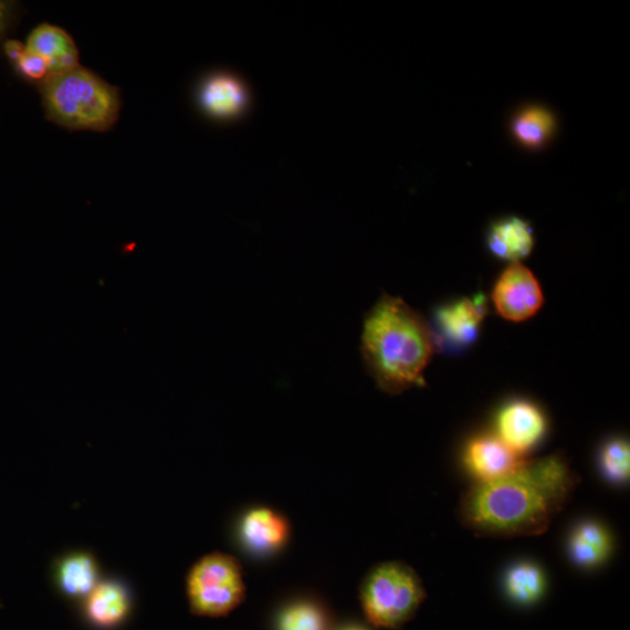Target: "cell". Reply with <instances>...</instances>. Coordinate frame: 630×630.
I'll list each match as a JSON object with an SVG mask.
<instances>
[{"mask_svg": "<svg viewBox=\"0 0 630 630\" xmlns=\"http://www.w3.org/2000/svg\"><path fill=\"white\" fill-rule=\"evenodd\" d=\"M578 485L563 454L525 458L507 475L474 482L460 498L459 519L479 537L539 536L549 531Z\"/></svg>", "mask_w": 630, "mask_h": 630, "instance_id": "cell-1", "label": "cell"}, {"mask_svg": "<svg viewBox=\"0 0 630 630\" xmlns=\"http://www.w3.org/2000/svg\"><path fill=\"white\" fill-rule=\"evenodd\" d=\"M361 353L378 388L390 395L424 385L437 340L427 321L403 300L384 296L365 318Z\"/></svg>", "mask_w": 630, "mask_h": 630, "instance_id": "cell-2", "label": "cell"}, {"mask_svg": "<svg viewBox=\"0 0 630 630\" xmlns=\"http://www.w3.org/2000/svg\"><path fill=\"white\" fill-rule=\"evenodd\" d=\"M41 95L48 117L71 130L108 132L118 119L117 88L81 66L46 77Z\"/></svg>", "mask_w": 630, "mask_h": 630, "instance_id": "cell-3", "label": "cell"}, {"mask_svg": "<svg viewBox=\"0 0 630 630\" xmlns=\"http://www.w3.org/2000/svg\"><path fill=\"white\" fill-rule=\"evenodd\" d=\"M427 599L422 579L402 561L374 567L366 577L361 601L368 620L376 627L401 629Z\"/></svg>", "mask_w": 630, "mask_h": 630, "instance_id": "cell-4", "label": "cell"}, {"mask_svg": "<svg viewBox=\"0 0 630 630\" xmlns=\"http://www.w3.org/2000/svg\"><path fill=\"white\" fill-rule=\"evenodd\" d=\"M187 596L197 616H228L245 599L242 566L237 558L225 554L204 556L187 577Z\"/></svg>", "mask_w": 630, "mask_h": 630, "instance_id": "cell-5", "label": "cell"}, {"mask_svg": "<svg viewBox=\"0 0 630 630\" xmlns=\"http://www.w3.org/2000/svg\"><path fill=\"white\" fill-rule=\"evenodd\" d=\"M493 302L504 319L519 323L539 311L544 297L534 273L521 263H514L497 280Z\"/></svg>", "mask_w": 630, "mask_h": 630, "instance_id": "cell-6", "label": "cell"}, {"mask_svg": "<svg viewBox=\"0 0 630 630\" xmlns=\"http://www.w3.org/2000/svg\"><path fill=\"white\" fill-rule=\"evenodd\" d=\"M197 98L201 111L218 120H237L249 114L252 97L246 83L239 76L219 72L199 84Z\"/></svg>", "mask_w": 630, "mask_h": 630, "instance_id": "cell-7", "label": "cell"}, {"mask_svg": "<svg viewBox=\"0 0 630 630\" xmlns=\"http://www.w3.org/2000/svg\"><path fill=\"white\" fill-rule=\"evenodd\" d=\"M496 430L504 444L524 455L540 443L546 432V419L535 405L514 401L500 410Z\"/></svg>", "mask_w": 630, "mask_h": 630, "instance_id": "cell-8", "label": "cell"}, {"mask_svg": "<svg viewBox=\"0 0 630 630\" xmlns=\"http://www.w3.org/2000/svg\"><path fill=\"white\" fill-rule=\"evenodd\" d=\"M524 455L513 451L497 435L472 439L464 453V464L475 482L492 481L510 474L523 462Z\"/></svg>", "mask_w": 630, "mask_h": 630, "instance_id": "cell-9", "label": "cell"}, {"mask_svg": "<svg viewBox=\"0 0 630 630\" xmlns=\"http://www.w3.org/2000/svg\"><path fill=\"white\" fill-rule=\"evenodd\" d=\"M486 305L485 297L479 294L472 300L464 298L439 307L434 321L441 338L455 347L473 344L485 318Z\"/></svg>", "mask_w": 630, "mask_h": 630, "instance_id": "cell-10", "label": "cell"}, {"mask_svg": "<svg viewBox=\"0 0 630 630\" xmlns=\"http://www.w3.org/2000/svg\"><path fill=\"white\" fill-rule=\"evenodd\" d=\"M27 50L48 61L49 76L65 74L80 66L73 39L57 27H38L29 36Z\"/></svg>", "mask_w": 630, "mask_h": 630, "instance_id": "cell-11", "label": "cell"}, {"mask_svg": "<svg viewBox=\"0 0 630 630\" xmlns=\"http://www.w3.org/2000/svg\"><path fill=\"white\" fill-rule=\"evenodd\" d=\"M487 246L496 259L519 263L533 252L534 229L529 222L516 217L501 219L489 230Z\"/></svg>", "mask_w": 630, "mask_h": 630, "instance_id": "cell-12", "label": "cell"}, {"mask_svg": "<svg viewBox=\"0 0 630 630\" xmlns=\"http://www.w3.org/2000/svg\"><path fill=\"white\" fill-rule=\"evenodd\" d=\"M290 535L284 516L270 508L248 512L241 523V536L248 548L259 553L279 550Z\"/></svg>", "mask_w": 630, "mask_h": 630, "instance_id": "cell-13", "label": "cell"}, {"mask_svg": "<svg viewBox=\"0 0 630 630\" xmlns=\"http://www.w3.org/2000/svg\"><path fill=\"white\" fill-rule=\"evenodd\" d=\"M558 123L555 114L543 105L532 104L515 113L511 133L515 141L532 151L542 150L556 135Z\"/></svg>", "mask_w": 630, "mask_h": 630, "instance_id": "cell-14", "label": "cell"}, {"mask_svg": "<svg viewBox=\"0 0 630 630\" xmlns=\"http://www.w3.org/2000/svg\"><path fill=\"white\" fill-rule=\"evenodd\" d=\"M612 552V538L602 524L586 521L577 525L569 540L571 559L584 569L601 565Z\"/></svg>", "mask_w": 630, "mask_h": 630, "instance_id": "cell-15", "label": "cell"}, {"mask_svg": "<svg viewBox=\"0 0 630 630\" xmlns=\"http://www.w3.org/2000/svg\"><path fill=\"white\" fill-rule=\"evenodd\" d=\"M130 601L125 588L115 581L96 585L87 596L86 611L91 621L99 627L119 624L129 613Z\"/></svg>", "mask_w": 630, "mask_h": 630, "instance_id": "cell-16", "label": "cell"}, {"mask_svg": "<svg viewBox=\"0 0 630 630\" xmlns=\"http://www.w3.org/2000/svg\"><path fill=\"white\" fill-rule=\"evenodd\" d=\"M61 590L71 597H87L98 584L97 563L90 554H73L57 566Z\"/></svg>", "mask_w": 630, "mask_h": 630, "instance_id": "cell-17", "label": "cell"}, {"mask_svg": "<svg viewBox=\"0 0 630 630\" xmlns=\"http://www.w3.org/2000/svg\"><path fill=\"white\" fill-rule=\"evenodd\" d=\"M545 586L543 571L528 561L514 565L504 579L507 595L519 605L538 601L544 595Z\"/></svg>", "mask_w": 630, "mask_h": 630, "instance_id": "cell-18", "label": "cell"}, {"mask_svg": "<svg viewBox=\"0 0 630 630\" xmlns=\"http://www.w3.org/2000/svg\"><path fill=\"white\" fill-rule=\"evenodd\" d=\"M600 469L608 481L623 485L630 476V448L624 439H613L602 448Z\"/></svg>", "mask_w": 630, "mask_h": 630, "instance_id": "cell-19", "label": "cell"}, {"mask_svg": "<svg viewBox=\"0 0 630 630\" xmlns=\"http://www.w3.org/2000/svg\"><path fill=\"white\" fill-rule=\"evenodd\" d=\"M280 630H326V620L317 606L297 603L285 609L280 619Z\"/></svg>", "mask_w": 630, "mask_h": 630, "instance_id": "cell-20", "label": "cell"}, {"mask_svg": "<svg viewBox=\"0 0 630 630\" xmlns=\"http://www.w3.org/2000/svg\"><path fill=\"white\" fill-rule=\"evenodd\" d=\"M15 66L29 80L44 81L49 76L48 61L28 50L21 55Z\"/></svg>", "mask_w": 630, "mask_h": 630, "instance_id": "cell-21", "label": "cell"}, {"mask_svg": "<svg viewBox=\"0 0 630 630\" xmlns=\"http://www.w3.org/2000/svg\"><path fill=\"white\" fill-rule=\"evenodd\" d=\"M6 53L9 56V59L15 63L19 61V59L21 57V55H23L27 51V48L21 44L20 41L17 40H9L7 41V44L4 46Z\"/></svg>", "mask_w": 630, "mask_h": 630, "instance_id": "cell-22", "label": "cell"}, {"mask_svg": "<svg viewBox=\"0 0 630 630\" xmlns=\"http://www.w3.org/2000/svg\"><path fill=\"white\" fill-rule=\"evenodd\" d=\"M10 7L6 2H0V41H2L10 23Z\"/></svg>", "mask_w": 630, "mask_h": 630, "instance_id": "cell-23", "label": "cell"}, {"mask_svg": "<svg viewBox=\"0 0 630 630\" xmlns=\"http://www.w3.org/2000/svg\"><path fill=\"white\" fill-rule=\"evenodd\" d=\"M346 630H367L360 627H351V628H347Z\"/></svg>", "mask_w": 630, "mask_h": 630, "instance_id": "cell-24", "label": "cell"}]
</instances>
